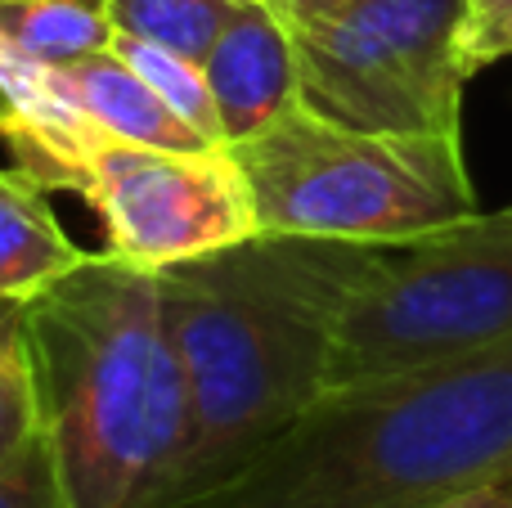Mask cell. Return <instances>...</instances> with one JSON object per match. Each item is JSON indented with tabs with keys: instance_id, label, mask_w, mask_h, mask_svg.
I'll list each match as a JSON object with an SVG mask.
<instances>
[{
	"instance_id": "3957f363",
	"label": "cell",
	"mask_w": 512,
	"mask_h": 508,
	"mask_svg": "<svg viewBox=\"0 0 512 508\" xmlns=\"http://www.w3.org/2000/svg\"><path fill=\"white\" fill-rule=\"evenodd\" d=\"M41 437L68 508H144L185 437L158 270L90 252L23 302Z\"/></svg>"
},
{
	"instance_id": "ffe728a7",
	"label": "cell",
	"mask_w": 512,
	"mask_h": 508,
	"mask_svg": "<svg viewBox=\"0 0 512 508\" xmlns=\"http://www.w3.org/2000/svg\"><path fill=\"white\" fill-rule=\"evenodd\" d=\"M472 225H477L481 234H512V203L499 207V212H477Z\"/></svg>"
},
{
	"instance_id": "8fae6325",
	"label": "cell",
	"mask_w": 512,
	"mask_h": 508,
	"mask_svg": "<svg viewBox=\"0 0 512 508\" xmlns=\"http://www.w3.org/2000/svg\"><path fill=\"white\" fill-rule=\"evenodd\" d=\"M90 252L63 234L45 189L18 167L0 171V302H32Z\"/></svg>"
},
{
	"instance_id": "8992f818",
	"label": "cell",
	"mask_w": 512,
	"mask_h": 508,
	"mask_svg": "<svg viewBox=\"0 0 512 508\" xmlns=\"http://www.w3.org/2000/svg\"><path fill=\"white\" fill-rule=\"evenodd\" d=\"M472 0H351L283 18L297 50V99L355 131L459 135Z\"/></svg>"
},
{
	"instance_id": "277c9868",
	"label": "cell",
	"mask_w": 512,
	"mask_h": 508,
	"mask_svg": "<svg viewBox=\"0 0 512 508\" xmlns=\"http://www.w3.org/2000/svg\"><path fill=\"white\" fill-rule=\"evenodd\" d=\"M230 153L265 234L409 243L481 212L459 135L355 131L292 99Z\"/></svg>"
},
{
	"instance_id": "2e32d148",
	"label": "cell",
	"mask_w": 512,
	"mask_h": 508,
	"mask_svg": "<svg viewBox=\"0 0 512 508\" xmlns=\"http://www.w3.org/2000/svg\"><path fill=\"white\" fill-rule=\"evenodd\" d=\"M0 508H68L41 432L9 464H0Z\"/></svg>"
},
{
	"instance_id": "44dd1931",
	"label": "cell",
	"mask_w": 512,
	"mask_h": 508,
	"mask_svg": "<svg viewBox=\"0 0 512 508\" xmlns=\"http://www.w3.org/2000/svg\"><path fill=\"white\" fill-rule=\"evenodd\" d=\"M472 5H481V0H472Z\"/></svg>"
},
{
	"instance_id": "7c38bea8",
	"label": "cell",
	"mask_w": 512,
	"mask_h": 508,
	"mask_svg": "<svg viewBox=\"0 0 512 508\" xmlns=\"http://www.w3.org/2000/svg\"><path fill=\"white\" fill-rule=\"evenodd\" d=\"M0 41L18 54L63 68L113 45L104 0H0Z\"/></svg>"
},
{
	"instance_id": "e0dca14e",
	"label": "cell",
	"mask_w": 512,
	"mask_h": 508,
	"mask_svg": "<svg viewBox=\"0 0 512 508\" xmlns=\"http://www.w3.org/2000/svg\"><path fill=\"white\" fill-rule=\"evenodd\" d=\"M512 54V0H481L468 14V36H463V59L477 77L481 68Z\"/></svg>"
},
{
	"instance_id": "52a82bcc",
	"label": "cell",
	"mask_w": 512,
	"mask_h": 508,
	"mask_svg": "<svg viewBox=\"0 0 512 508\" xmlns=\"http://www.w3.org/2000/svg\"><path fill=\"white\" fill-rule=\"evenodd\" d=\"M77 194L104 225L108 257L140 270L180 266L256 234L252 189L230 144L176 153L104 135Z\"/></svg>"
},
{
	"instance_id": "5b68a950",
	"label": "cell",
	"mask_w": 512,
	"mask_h": 508,
	"mask_svg": "<svg viewBox=\"0 0 512 508\" xmlns=\"http://www.w3.org/2000/svg\"><path fill=\"white\" fill-rule=\"evenodd\" d=\"M512 342V234L472 221L387 243L342 306L328 387L414 374Z\"/></svg>"
},
{
	"instance_id": "9a60e30c",
	"label": "cell",
	"mask_w": 512,
	"mask_h": 508,
	"mask_svg": "<svg viewBox=\"0 0 512 508\" xmlns=\"http://www.w3.org/2000/svg\"><path fill=\"white\" fill-rule=\"evenodd\" d=\"M41 432L32 347L23 329V302H0V464Z\"/></svg>"
},
{
	"instance_id": "5bb4252c",
	"label": "cell",
	"mask_w": 512,
	"mask_h": 508,
	"mask_svg": "<svg viewBox=\"0 0 512 508\" xmlns=\"http://www.w3.org/2000/svg\"><path fill=\"white\" fill-rule=\"evenodd\" d=\"M113 50L122 54L126 68L140 72V77L162 95V104H167L171 113L185 117L203 140L225 144L221 117H216L212 90H207V77H203V63L185 59V54H171V50H162V45L135 41V36H113Z\"/></svg>"
},
{
	"instance_id": "7a4b0ae2",
	"label": "cell",
	"mask_w": 512,
	"mask_h": 508,
	"mask_svg": "<svg viewBox=\"0 0 512 508\" xmlns=\"http://www.w3.org/2000/svg\"><path fill=\"white\" fill-rule=\"evenodd\" d=\"M512 468V342L328 387L176 508H427Z\"/></svg>"
},
{
	"instance_id": "4fadbf2b",
	"label": "cell",
	"mask_w": 512,
	"mask_h": 508,
	"mask_svg": "<svg viewBox=\"0 0 512 508\" xmlns=\"http://www.w3.org/2000/svg\"><path fill=\"white\" fill-rule=\"evenodd\" d=\"M234 5L239 0H104V14L113 23V36H135L203 63L221 27L230 23Z\"/></svg>"
},
{
	"instance_id": "ba28073f",
	"label": "cell",
	"mask_w": 512,
	"mask_h": 508,
	"mask_svg": "<svg viewBox=\"0 0 512 508\" xmlns=\"http://www.w3.org/2000/svg\"><path fill=\"white\" fill-rule=\"evenodd\" d=\"M0 140L14 153V167L45 194L50 189L77 194L90 153L104 135L72 104L59 68H45L0 41Z\"/></svg>"
},
{
	"instance_id": "d6986e66",
	"label": "cell",
	"mask_w": 512,
	"mask_h": 508,
	"mask_svg": "<svg viewBox=\"0 0 512 508\" xmlns=\"http://www.w3.org/2000/svg\"><path fill=\"white\" fill-rule=\"evenodd\" d=\"M265 5L279 9V18H319V14H333V9L351 5V0H265Z\"/></svg>"
},
{
	"instance_id": "6da1fadb",
	"label": "cell",
	"mask_w": 512,
	"mask_h": 508,
	"mask_svg": "<svg viewBox=\"0 0 512 508\" xmlns=\"http://www.w3.org/2000/svg\"><path fill=\"white\" fill-rule=\"evenodd\" d=\"M387 243L265 234L158 270L185 369V437L144 508H176L328 392L346 297Z\"/></svg>"
},
{
	"instance_id": "9c48e42d",
	"label": "cell",
	"mask_w": 512,
	"mask_h": 508,
	"mask_svg": "<svg viewBox=\"0 0 512 508\" xmlns=\"http://www.w3.org/2000/svg\"><path fill=\"white\" fill-rule=\"evenodd\" d=\"M203 77L221 117L225 144L248 140L297 99V50L279 9L239 0L203 59Z\"/></svg>"
},
{
	"instance_id": "ac0fdd59",
	"label": "cell",
	"mask_w": 512,
	"mask_h": 508,
	"mask_svg": "<svg viewBox=\"0 0 512 508\" xmlns=\"http://www.w3.org/2000/svg\"><path fill=\"white\" fill-rule=\"evenodd\" d=\"M427 508H512V468L499 477H490V482L468 486V491L445 495V500H436Z\"/></svg>"
},
{
	"instance_id": "30bf717a",
	"label": "cell",
	"mask_w": 512,
	"mask_h": 508,
	"mask_svg": "<svg viewBox=\"0 0 512 508\" xmlns=\"http://www.w3.org/2000/svg\"><path fill=\"white\" fill-rule=\"evenodd\" d=\"M59 81L72 95V104L86 113V122L95 126L99 135H108V140L144 144V149H176V153L216 149L185 117L162 104V95L140 72L126 68L113 45L99 54H86V59H77V63H63Z\"/></svg>"
}]
</instances>
